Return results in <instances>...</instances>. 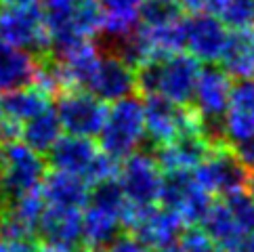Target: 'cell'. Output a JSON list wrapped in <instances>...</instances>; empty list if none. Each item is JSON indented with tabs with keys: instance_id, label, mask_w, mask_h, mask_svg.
Masks as SVG:
<instances>
[{
	"instance_id": "5bb4252c",
	"label": "cell",
	"mask_w": 254,
	"mask_h": 252,
	"mask_svg": "<svg viewBox=\"0 0 254 252\" xmlns=\"http://www.w3.org/2000/svg\"><path fill=\"white\" fill-rule=\"evenodd\" d=\"M210 149V143L202 137L197 128H193L185 130L164 145H158L153 158L162 168V173H191Z\"/></svg>"
},
{
	"instance_id": "484cf974",
	"label": "cell",
	"mask_w": 254,
	"mask_h": 252,
	"mask_svg": "<svg viewBox=\"0 0 254 252\" xmlns=\"http://www.w3.org/2000/svg\"><path fill=\"white\" fill-rule=\"evenodd\" d=\"M225 206L229 208L233 221L238 223V227L242 229V233H252L254 231V197L248 195L244 189L233 193L225 195Z\"/></svg>"
},
{
	"instance_id": "8992f818",
	"label": "cell",
	"mask_w": 254,
	"mask_h": 252,
	"mask_svg": "<svg viewBox=\"0 0 254 252\" xmlns=\"http://www.w3.org/2000/svg\"><path fill=\"white\" fill-rule=\"evenodd\" d=\"M162 179H164V173L158 166L153 154L134 151L122 160L116 181L130 206H151L158 204Z\"/></svg>"
},
{
	"instance_id": "cb8c5ba5",
	"label": "cell",
	"mask_w": 254,
	"mask_h": 252,
	"mask_svg": "<svg viewBox=\"0 0 254 252\" xmlns=\"http://www.w3.org/2000/svg\"><path fill=\"white\" fill-rule=\"evenodd\" d=\"M210 13L231 30L254 28V0H214Z\"/></svg>"
},
{
	"instance_id": "4316f807",
	"label": "cell",
	"mask_w": 254,
	"mask_h": 252,
	"mask_svg": "<svg viewBox=\"0 0 254 252\" xmlns=\"http://www.w3.org/2000/svg\"><path fill=\"white\" fill-rule=\"evenodd\" d=\"M181 252H219V248L214 246V242L208 238V233L199 227V225H191L181 231V236L177 240Z\"/></svg>"
},
{
	"instance_id": "30bf717a",
	"label": "cell",
	"mask_w": 254,
	"mask_h": 252,
	"mask_svg": "<svg viewBox=\"0 0 254 252\" xmlns=\"http://www.w3.org/2000/svg\"><path fill=\"white\" fill-rule=\"evenodd\" d=\"M191 175L195 183L210 195H227L244 189L248 170L233 156L229 145H221L208 151L206 158L191 170Z\"/></svg>"
},
{
	"instance_id": "f35d334b",
	"label": "cell",
	"mask_w": 254,
	"mask_h": 252,
	"mask_svg": "<svg viewBox=\"0 0 254 252\" xmlns=\"http://www.w3.org/2000/svg\"><path fill=\"white\" fill-rule=\"evenodd\" d=\"M158 252H181L179 248H175V246H170V248H164V250H158Z\"/></svg>"
},
{
	"instance_id": "5b68a950",
	"label": "cell",
	"mask_w": 254,
	"mask_h": 252,
	"mask_svg": "<svg viewBox=\"0 0 254 252\" xmlns=\"http://www.w3.org/2000/svg\"><path fill=\"white\" fill-rule=\"evenodd\" d=\"M124 227L130 229L132 238H137L147 250H164L177 244L185 225L175 212L166 210L160 204L151 206H130L124 219Z\"/></svg>"
},
{
	"instance_id": "3957f363",
	"label": "cell",
	"mask_w": 254,
	"mask_h": 252,
	"mask_svg": "<svg viewBox=\"0 0 254 252\" xmlns=\"http://www.w3.org/2000/svg\"><path fill=\"white\" fill-rule=\"evenodd\" d=\"M2 179H0V206L38 189L47 164L40 154H36L21 141L2 143Z\"/></svg>"
},
{
	"instance_id": "2e32d148",
	"label": "cell",
	"mask_w": 254,
	"mask_h": 252,
	"mask_svg": "<svg viewBox=\"0 0 254 252\" xmlns=\"http://www.w3.org/2000/svg\"><path fill=\"white\" fill-rule=\"evenodd\" d=\"M40 193L47 206L84 210L88 204V197H90V185L80 175H71V173H65V170L51 168L42 177Z\"/></svg>"
},
{
	"instance_id": "8fae6325",
	"label": "cell",
	"mask_w": 254,
	"mask_h": 252,
	"mask_svg": "<svg viewBox=\"0 0 254 252\" xmlns=\"http://www.w3.org/2000/svg\"><path fill=\"white\" fill-rule=\"evenodd\" d=\"M227 36L225 23L212 13H191L183 19V49L197 61H221Z\"/></svg>"
},
{
	"instance_id": "ffe728a7",
	"label": "cell",
	"mask_w": 254,
	"mask_h": 252,
	"mask_svg": "<svg viewBox=\"0 0 254 252\" xmlns=\"http://www.w3.org/2000/svg\"><path fill=\"white\" fill-rule=\"evenodd\" d=\"M61 130L63 128H61V122H59L55 107L49 105V107H44L40 114H36L34 118L25 120L21 124L19 139L30 149H34L36 154L47 156L51 151V147L55 145L57 139L61 137Z\"/></svg>"
},
{
	"instance_id": "1f68e13d",
	"label": "cell",
	"mask_w": 254,
	"mask_h": 252,
	"mask_svg": "<svg viewBox=\"0 0 254 252\" xmlns=\"http://www.w3.org/2000/svg\"><path fill=\"white\" fill-rule=\"evenodd\" d=\"M177 4L187 13H210L214 0H177Z\"/></svg>"
},
{
	"instance_id": "f1b7e54d",
	"label": "cell",
	"mask_w": 254,
	"mask_h": 252,
	"mask_svg": "<svg viewBox=\"0 0 254 252\" xmlns=\"http://www.w3.org/2000/svg\"><path fill=\"white\" fill-rule=\"evenodd\" d=\"M105 252H149L137 238L132 236H120L116 242H112L110 246L105 248Z\"/></svg>"
},
{
	"instance_id": "d4e9b609",
	"label": "cell",
	"mask_w": 254,
	"mask_h": 252,
	"mask_svg": "<svg viewBox=\"0 0 254 252\" xmlns=\"http://www.w3.org/2000/svg\"><path fill=\"white\" fill-rule=\"evenodd\" d=\"M137 15L143 28H158L183 19V11L177 0H143L137 8Z\"/></svg>"
},
{
	"instance_id": "9a60e30c",
	"label": "cell",
	"mask_w": 254,
	"mask_h": 252,
	"mask_svg": "<svg viewBox=\"0 0 254 252\" xmlns=\"http://www.w3.org/2000/svg\"><path fill=\"white\" fill-rule=\"evenodd\" d=\"M227 145L254 134V78L238 80L231 84L229 105L223 116Z\"/></svg>"
},
{
	"instance_id": "e0dca14e",
	"label": "cell",
	"mask_w": 254,
	"mask_h": 252,
	"mask_svg": "<svg viewBox=\"0 0 254 252\" xmlns=\"http://www.w3.org/2000/svg\"><path fill=\"white\" fill-rule=\"evenodd\" d=\"M99 154V147L88 137H76V134H61L57 143L49 151L51 168L65 170L71 175H80L86 179L88 168Z\"/></svg>"
},
{
	"instance_id": "ab89813d",
	"label": "cell",
	"mask_w": 254,
	"mask_h": 252,
	"mask_svg": "<svg viewBox=\"0 0 254 252\" xmlns=\"http://www.w3.org/2000/svg\"><path fill=\"white\" fill-rule=\"evenodd\" d=\"M0 2H2V0H0Z\"/></svg>"
},
{
	"instance_id": "e575fe53",
	"label": "cell",
	"mask_w": 254,
	"mask_h": 252,
	"mask_svg": "<svg viewBox=\"0 0 254 252\" xmlns=\"http://www.w3.org/2000/svg\"><path fill=\"white\" fill-rule=\"evenodd\" d=\"M244 191L254 197V168L248 170V175H246V185H244Z\"/></svg>"
},
{
	"instance_id": "4fadbf2b",
	"label": "cell",
	"mask_w": 254,
	"mask_h": 252,
	"mask_svg": "<svg viewBox=\"0 0 254 252\" xmlns=\"http://www.w3.org/2000/svg\"><path fill=\"white\" fill-rule=\"evenodd\" d=\"M36 238L40 244L82 250V210L44 206Z\"/></svg>"
},
{
	"instance_id": "7402d4cb",
	"label": "cell",
	"mask_w": 254,
	"mask_h": 252,
	"mask_svg": "<svg viewBox=\"0 0 254 252\" xmlns=\"http://www.w3.org/2000/svg\"><path fill=\"white\" fill-rule=\"evenodd\" d=\"M199 227L208 233V238L214 242V246L221 252H233L235 246L240 244V240L244 238L242 229L233 221L225 202H212L208 206L204 219L199 221Z\"/></svg>"
},
{
	"instance_id": "d6986e66",
	"label": "cell",
	"mask_w": 254,
	"mask_h": 252,
	"mask_svg": "<svg viewBox=\"0 0 254 252\" xmlns=\"http://www.w3.org/2000/svg\"><path fill=\"white\" fill-rule=\"evenodd\" d=\"M36 71V57L0 40V93L28 86Z\"/></svg>"
},
{
	"instance_id": "ac0fdd59",
	"label": "cell",
	"mask_w": 254,
	"mask_h": 252,
	"mask_svg": "<svg viewBox=\"0 0 254 252\" xmlns=\"http://www.w3.org/2000/svg\"><path fill=\"white\" fill-rule=\"evenodd\" d=\"M221 63L223 69L233 78H254V28L229 32Z\"/></svg>"
},
{
	"instance_id": "277c9868",
	"label": "cell",
	"mask_w": 254,
	"mask_h": 252,
	"mask_svg": "<svg viewBox=\"0 0 254 252\" xmlns=\"http://www.w3.org/2000/svg\"><path fill=\"white\" fill-rule=\"evenodd\" d=\"M0 40L8 47L28 51L34 57L51 55V40L38 4L0 8Z\"/></svg>"
},
{
	"instance_id": "44dd1931",
	"label": "cell",
	"mask_w": 254,
	"mask_h": 252,
	"mask_svg": "<svg viewBox=\"0 0 254 252\" xmlns=\"http://www.w3.org/2000/svg\"><path fill=\"white\" fill-rule=\"evenodd\" d=\"M120 219L86 204V210L82 212V248L103 252L112 242L120 238Z\"/></svg>"
},
{
	"instance_id": "6da1fadb",
	"label": "cell",
	"mask_w": 254,
	"mask_h": 252,
	"mask_svg": "<svg viewBox=\"0 0 254 252\" xmlns=\"http://www.w3.org/2000/svg\"><path fill=\"white\" fill-rule=\"evenodd\" d=\"M197 74L199 61L183 51L164 57H149L134 67L139 93L162 95L177 105L191 103Z\"/></svg>"
},
{
	"instance_id": "ba28073f",
	"label": "cell",
	"mask_w": 254,
	"mask_h": 252,
	"mask_svg": "<svg viewBox=\"0 0 254 252\" xmlns=\"http://www.w3.org/2000/svg\"><path fill=\"white\" fill-rule=\"evenodd\" d=\"M145 137L153 147L177 139L185 130L197 128V116L189 105H177L162 95H143Z\"/></svg>"
},
{
	"instance_id": "836d02e7",
	"label": "cell",
	"mask_w": 254,
	"mask_h": 252,
	"mask_svg": "<svg viewBox=\"0 0 254 252\" xmlns=\"http://www.w3.org/2000/svg\"><path fill=\"white\" fill-rule=\"evenodd\" d=\"M233 252H254V231L252 233H246V236L240 240V244L235 246Z\"/></svg>"
},
{
	"instance_id": "4dcf8cb0",
	"label": "cell",
	"mask_w": 254,
	"mask_h": 252,
	"mask_svg": "<svg viewBox=\"0 0 254 252\" xmlns=\"http://www.w3.org/2000/svg\"><path fill=\"white\" fill-rule=\"evenodd\" d=\"M11 252H40V242L36 236L30 238H17V240H4Z\"/></svg>"
},
{
	"instance_id": "d6a6232c",
	"label": "cell",
	"mask_w": 254,
	"mask_h": 252,
	"mask_svg": "<svg viewBox=\"0 0 254 252\" xmlns=\"http://www.w3.org/2000/svg\"><path fill=\"white\" fill-rule=\"evenodd\" d=\"M76 0H42V11H59V8H65L69 4H74Z\"/></svg>"
},
{
	"instance_id": "7c38bea8",
	"label": "cell",
	"mask_w": 254,
	"mask_h": 252,
	"mask_svg": "<svg viewBox=\"0 0 254 252\" xmlns=\"http://www.w3.org/2000/svg\"><path fill=\"white\" fill-rule=\"evenodd\" d=\"M86 91L97 99H101L103 103H116L120 99L132 97L137 93L134 67L110 55V53L101 51V59H99L93 76H90Z\"/></svg>"
},
{
	"instance_id": "f546056e",
	"label": "cell",
	"mask_w": 254,
	"mask_h": 252,
	"mask_svg": "<svg viewBox=\"0 0 254 252\" xmlns=\"http://www.w3.org/2000/svg\"><path fill=\"white\" fill-rule=\"evenodd\" d=\"M105 13H137L143 0H97Z\"/></svg>"
},
{
	"instance_id": "8d00e7d4",
	"label": "cell",
	"mask_w": 254,
	"mask_h": 252,
	"mask_svg": "<svg viewBox=\"0 0 254 252\" xmlns=\"http://www.w3.org/2000/svg\"><path fill=\"white\" fill-rule=\"evenodd\" d=\"M2 124H4V110H2V99H0V130H2Z\"/></svg>"
},
{
	"instance_id": "74e56055",
	"label": "cell",
	"mask_w": 254,
	"mask_h": 252,
	"mask_svg": "<svg viewBox=\"0 0 254 252\" xmlns=\"http://www.w3.org/2000/svg\"><path fill=\"white\" fill-rule=\"evenodd\" d=\"M0 252H11L8 246H6V242H0Z\"/></svg>"
},
{
	"instance_id": "603a6c76",
	"label": "cell",
	"mask_w": 254,
	"mask_h": 252,
	"mask_svg": "<svg viewBox=\"0 0 254 252\" xmlns=\"http://www.w3.org/2000/svg\"><path fill=\"white\" fill-rule=\"evenodd\" d=\"M49 105H51V99L32 84L15 88V91H8L2 97L4 116L8 120H15L19 124L34 118L36 114H40L44 107H49Z\"/></svg>"
},
{
	"instance_id": "83f0119b",
	"label": "cell",
	"mask_w": 254,
	"mask_h": 252,
	"mask_svg": "<svg viewBox=\"0 0 254 252\" xmlns=\"http://www.w3.org/2000/svg\"><path fill=\"white\" fill-rule=\"evenodd\" d=\"M233 156L238 158L242 162V166L246 170H252L254 168V134L248 139H242L238 143H233V145H229Z\"/></svg>"
},
{
	"instance_id": "9c48e42d",
	"label": "cell",
	"mask_w": 254,
	"mask_h": 252,
	"mask_svg": "<svg viewBox=\"0 0 254 252\" xmlns=\"http://www.w3.org/2000/svg\"><path fill=\"white\" fill-rule=\"evenodd\" d=\"M107 103L82 88H71L57 95L55 112L59 116L61 128L67 134L93 139L101 132L107 118Z\"/></svg>"
},
{
	"instance_id": "d590c367",
	"label": "cell",
	"mask_w": 254,
	"mask_h": 252,
	"mask_svg": "<svg viewBox=\"0 0 254 252\" xmlns=\"http://www.w3.org/2000/svg\"><path fill=\"white\" fill-rule=\"evenodd\" d=\"M2 2L11 4V6H30V4H38L40 0H2Z\"/></svg>"
},
{
	"instance_id": "7a4b0ae2",
	"label": "cell",
	"mask_w": 254,
	"mask_h": 252,
	"mask_svg": "<svg viewBox=\"0 0 254 252\" xmlns=\"http://www.w3.org/2000/svg\"><path fill=\"white\" fill-rule=\"evenodd\" d=\"M99 137V149L110 158L122 162L134 151H139L145 141L143 101L139 97H126L116 101L107 110V118Z\"/></svg>"
},
{
	"instance_id": "52a82bcc",
	"label": "cell",
	"mask_w": 254,
	"mask_h": 252,
	"mask_svg": "<svg viewBox=\"0 0 254 252\" xmlns=\"http://www.w3.org/2000/svg\"><path fill=\"white\" fill-rule=\"evenodd\" d=\"M158 204L175 212L185 227H191L204 219L212 195L195 183L191 173H164Z\"/></svg>"
}]
</instances>
